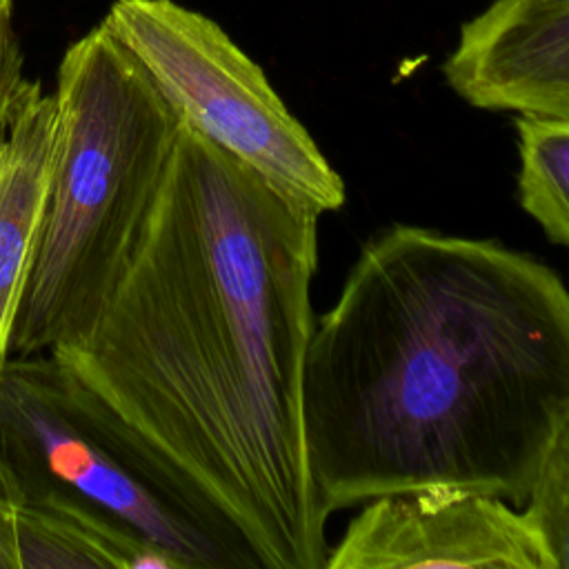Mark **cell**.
<instances>
[{"label": "cell", "mask_w": 569, "mask_h": 569, "mask_svg": "<svg viewBox=\"0 0 569 569\" xmlns=\"http://www.w3.org/2000/svg\"><path fill=\"white\" fill-rule=\"evenodd\" d=\"M318 211L184 120L96 327L47 351L76 420L233 569H325L302 385Z\"/></svg>", "instance_id": "6da1fadb"}, {"label": "cell", "mask_w": 569, "mask_h": 569, "mask_svg": "<svg viewBox=\"0 0 569 569\" xmlns=\"http://www.w3.org/2000/svg\"><path fill=\"white\" fill-rule=\"evenodd\" d=\"M569 418V289L496 240L376 233L313 322L307 462L329 511L422 487L522 509Z\"/></svg>", "instance_id": "7a4b0ae2"}, {"label": "cell", "mask_w": 569, "mask_h": 569, "mask_svg": "<svg viewBox=\"0 0 569 569\" xmlns=\"http://www.w3.org/2000/svg\"><path fill=\"white\" fill-rule=\"evenodd\" d=\"M58 138L11 356L82 340L98 322L156 204L182 118L100 22L62 56Z\"/></svg>", "instance_id": "3957f363"}, {"label": "cell", "mask_w": 569, "mask_h": 569, "mask_svg": "<svg viewBox=\"0 0 569 569\" xmlns=\"http://www.w3.org/2000/svg\"><path fill=\"white\" fill-rule=\"evenodd\" d=\"M102 22L191 129L318 213L345 204L338 171L218 22L173 0H111Z\"/></svg>", "instance_id": "277c9868"}, {"label": "cell", "mask_w": 569, "mask_h": 569, "mask_svg": "<svg viewBox=\"0 0 569 569\" xmlns=\"http://www.w3.org/2000/svg\"><path fill=\"white\" fill-rule=\"evenodd\" d=\"M0 451L24 493L56 487L120 518L178 569H233L229 556L124 469L67 409L47 353L0 371Z\"/></svg>", "instance_id": "5b68a950"}, {"label": "cell", "mask_w": 569, "mask_h": 569, "mask_svg": "<svg viewBox=\"0 0 569 569\" xmlns=\"http://www.w3.org/2000/svg\"><path fill=\"white\" fill-rule=\"evenodd\" d=\"M551 569L522 509L460 487L378 496L329 549L325 569Z\"/></svg>", "instance_id": "8992f818"}, {"label": "cell", "mask_w": 569, "mask_h": 569, "mask_svg": "<svg viewBox=\"0 0 569 569\" xmlns=\"http://www.w3.org/2000/svg\"><path fill=\"white\" fill-rule=\"evenodd\" d=\"M442 73L471 107L569 120V7L496 0L462 24Z\"/></svg>", "instance_id": "52a82bcc"}, {"label": "cell", "mask_w": 569, "mask_h": 569, "mask_svg": "<svg viewBox=\"0 0 569 569\" xmlns=\"http://www.w3.org/2000/svg\"><path fill=\"white\" fill-rule=\"evenodd\" d=\"M56 138L53 93L29 78L0 140V371L36 253Z\"/></svg>", "instance_id": "ba28073f"}, {"label": "cell", "mask_w": 569, "mask_h": 569, "mask_svg": "<svg viewBox=\"0 0 569 569\" xmlns=\"http://www.w3.org/2000/svg\"><path fill=\"white\" fill-rule=\"evenodd\" d=\"M18 569H178L120 518L64 489L29 491L16 522Z\"/></svg>", "instance_id": "9c48e42d"}, {"label": "cell", "mask_w": 569, "mask_h": 569, "mask_svg": "<svg viewBox=\"0 0 569 569\" xmlns=\"http://www.w3.org/2000/svg\"><path fill=\"white\" fill-rule=\"evenodd\" d=\"M518 198L547 238L569 249V120L516 118Z\"/></svg>", "instance_id": "30bf717a"}, {"label": "cell", "mask_w": 569, "mask_h": 569, "mask_svg": "<svg viewBox=\"0 0 569 569\" xmlns=\"http://www.w3.org/2000/svg\"><path fill=\"white\" fill-rule=\"evenodd\" d=\"M522 511L551 569H569V418L551 440Z\"/></svg>", "instance_id": "8fae6325"}, {"label": "cell", "mask_w": 569, "mask_h": 569, "mask_svg": "<svg viewBox=\"0 0 569 569\" xmlns=\"http://www.w3.org/2000/svg\"><path fill=\"white\" fill-rule=\"evenodd\" d=\"M27 80L29 78L22 71V51L13 29V0H0V140L11 122Z\"/></svg>", "instance_id": "7c38bea8"}, {"label": "cell", "mask_w": 569, "mask_h": 569, "mask_svg": "<svg viewBox=\"0 0 569 569\" xmlns=\"http://www.w3.org/2000/svg\"><path fill=\"white\" fill-rule=\"evenodd\" d=\"M27 493L0 451V569H18L16 522Z\"/></svg>", "instance_id": "4fadbf2b"}, {"label": "cell", "mask_w": 569, "mask_h": 569, "mask_svg": "<svg viewBox=\"0 0 569 569\" xmlns=\"http://www.w3.org/2000/svg\"><path fill=\"white\" fill-rule=\"evenodd\" d=\"M518 9H560L569 7V0H502Z\"/></svg>", "instance_id": "5bb4252c"}]
</instances>
